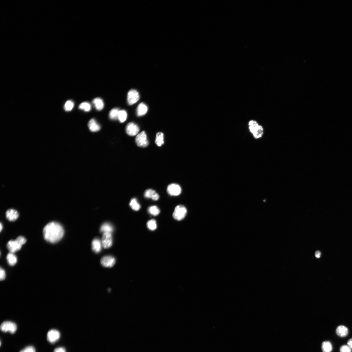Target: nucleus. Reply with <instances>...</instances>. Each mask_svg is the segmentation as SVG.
Instances as JSON below:
<instances>
[{
    "label": "nucleus",
    "instance_id": "obj_8",
    "mask_svg": "<svg viewBox=\"0 0 352 352\" xmlns=\"http://www.w3.org/2000/svg\"><path fill=\"white\" fill-rule=\"evenodd\" d=\"M167 192L171 196H177L181 194V189L178 184H172L168 186Z\"/></svg>",
    "mask_w": 352,
    "mask_h": 352
},
{
    "label": "nucleus",
    "instance_id": "obj_3",
    "mask_svg": "<svg viewBox=\"0 0 352 352\" xmlns=\"http://www.w3.org/2000/svg\"><path fill=\"white\" fill-rule=\"evenodd\" d=\"M187 214L185 206L179 205L176 206L173 214V218L178 221H181L185 218Z\"/></svg>",
    "mask_w": 352,
    "mask_h": 352
},
{
    "label": "nucleus",
    "instance_id": "obj_2",
    "mask_svg": "<svg viewBox=\"0 0 352 352\" xmlns=\"http://www.w3.org/2000/svg\"><path fill=\"white\" fill-rule=\"evenodd\" d=\"M248 125L249 131L254 139H259L262 138L264 134V128L262 126L254 120H250Z\"/></svg>",
    "mask_w": 352,
    "mask_h": 352
},
{
    "label": "nucleus",
    "instance_id": "obj_5",
    "mask_svg": "<svg viewBox=\"0 0 352 352\" xmlns=\"http://www.w3.org/2000/svg\"><path fill=\"white\" fill-rule=\"evenodd\" d=\"M135 142L138 146L141 148L147 147L149 144L146 133L143 131L136 136Z\"/></svg>",
    "mask_w": 352,
    "mask_h": 352
},
{
    "label": "nucleus",
    "instance_id": "obj_24",
    "mask_svg": "<svg viewBox=\"0 0 352 352\" xmlns=\"http://www.w3.org/2000/svg\"><path fill=\"white\" fill-rule=\"evenodd\" d=\"M130 207L134 211H138L141 208V205L138 202L137 199L133 198L131 200L129 203Z\"/></svg>",
    "mask_w": 352,
    "mask_h": 352
},
{
    "label": "nucleus",
    "instance_id": "obj_35",
    "mask_svg": "<svg viewBox=\"0 0 352 352\" xmlns=\"http://www.w3.org/2000/svg\"><path fill=\"white\" fill-rule=\"evenodd\" d=\"M347 345L352 349V338L350 339L348 341Z\"/></svg>",
    "mask_w": 352,
    "mask_h": 352
},
{
    "label": "nucleus",
    "instance_id": "obj_15",
    "mask_svg": "<svg viewBox=\"0 0 352 352\" xmlns=\"http://www.w3.org/2000/svg\"><path fill=\"white\" fill-rule=\"evenodd\" d=\"M6 218L11 221L16 220L19 217V214L17 211L13 209L8 210L6 213Z\"/></svg>",
    "mask_w": 352,
    "mask_h": 352
},
{
    "label": "nucleus",
    "instance_id": "obj_1",
    "mask_svg": "<svg viewBox=\"0 0 352 352\" xmlns=\"http://www.w3.org/2000/svg\"><path fill=\"white\" fill-rule=\"evenodd\" d=\"M43 232L45 239L52 243H57L62 239L64 234L62 225L55 222H52L46 225Z\"/></svg>",
    "mask_w": 352,
    "mask_h": 352
},
{
    "label": "nucleus",
    "instance_id": "obj_21",
    "mask_svg": "<svg viewBox=\"0 0 352 352\" xmlns=\"http://www.w3.org/2000/svg\"><path fill=\"white\" fill-rule=\"evenodd\" d=\"M113 231V226L110 224L105 223L103 224L100 229L101 232L104 233H112Z\"/></svg>",
    "mask_w": 352,
    "mask_h": 352
},
{
    "label": "nucleus",
    "instance_id": "obj_18",
    "mask_svg": "<svg viewBox=\"0 0 352 352\" xmlns=\"http://www.w3.org/2000/svg\"><path fill=\"white\" fill-rule=\"evenodd\" d=\"M336 332L337 334L339 336L341 337H345L348 335L349 330L348 328L345 326L340 325L337 328Z\"/></svg>",
    "mask_w": 352,
    "mask_h": 352
},
{
    "label": "nucleus",
    "instance_id": "obj_13",
    "mask_svg": "<svg viewBox=\"0 0 352 352\" xmlns=\"http://www.w3.org/2000/svg\"><path fill=\"white\" fill-rule=\"evenodd\" d=\"M145 197L151 199L153 200L157 201L159 196L156 191L152 189H148L145 191L144 194Z\"/></svg>",
    "mask_w": 352,
    "mask_h": 352
},
{
    "label": "nucleus",
    "instance_id": "obj_17",
    "mask_svg": "<svg viewBox=\"0 0 352 352\" xmlns=\"http://www.w3.org/2000/svg\"><path fill=\"white\" fill-rule=\"evenodd\" d=\"M148 111L147 106L143 103H140L136 110L137 116L138 117L142 116L147 113Z\"/></svg>",
    "mask_w": 352,
    "mask_h": 352
},
{
    "label": "nucleus",
    "instance_id": "obj_12",
    "mask_svg": "<svg viewBox=\"0 0 352 352\" xmlns=\"http://www.w3.org/2000/svg\"><path fill=\"white\" fill-rule=\"evenodd\" d=\"M101 263L105 267H112L115 264L116 259L112 256H105L101 259Z\"/></svg>",
    "mask_w": 352,
    "mask_h": 352
},
{
    "label": "nucleus",
    "instance_id": "obj_6",
    "mask_svg": "<svg viewBox=\"0 0 352 352\" xmlns=\"http://www.w3.org/2000/svg\"><path fill=\"white\" fill-rule=\"evenodd\" d=\"M140 95L138 92L135 89L130 90L128 93L127 102L128 105H132L138 101Z\"/></svg>",
    "mask_w": 352,
    "mask_h": 352
},
{
    "label": "nucleus",
    "instance_id": "obj_34",
    "mask_svg": "<svg viewBox=\"0 0 352 352\" xmlns=\"http://www.w3.org/2000/svg\"><path fill=\"white\" fill-rule=\"evenodd\" d=\"M53 352H66V350L63 347H59L55 349Z\"/></svg>",
    "mask_w": 352,
    "mask_h": 352
},
{
    "label": "nucleus",
    "instance_id": "obj_25",
    "mask_svg": "<svg viewBox=\"0 0 352 352\" xmlns=\"http://www.w3.org/2000/svg\"><path fill=\"white\" fill-rule=\"evenodd\" d=\"M148 211L151 215L155 216L158 215L160 212L159 209L156 206H150L148 209Z\"/></svg>",
    "mask_w": 352,
    "mask_h": 352
},
{
    "label": "nucleus",
    "instance_id": "obj_16",
    "mask_svg": "<svg viewBox=\"0 0 352 352\" xmlns=\"http://www.w3.org/2000/svg\"><path fill=\"white\" fill-rule=\"evenodd\" d=\"M102 243L100 240L96 239L93 240L92 243V249L95 253H99L101 251Z\"/></svg>",
    "mask_w": 352,
    "mask_h": 352
},
{
    "label": "nucleus",
    "instance_id": "obj_37",
    "mask_svg": "<svg viewBox=\"0 0 352 352\" xmlns=\"http://www.w3.org/2000/svg\"><path fill=\"white\" fill-rule=\"evenodd\" d=\"M3 228V226L2 223H1V231L2 230Z\"/></svg>",
    "mask_w": 352,
    "mask_h": 352
},
{
    "label": "nucleus",
    "instance_id": "obj_19",
    "mask_svg": "<svg viewBox=\"0 0 352 352\" xmlns=\"http://www.w3.org/2000/svg\"><path fill=\"white\" fill-rule=\"evenodd\" d=\"M93 103L96 109L100 111L103 109L104 107V103L103 99L100 98H97L93 99Z\"/></svg>",
    "mask_w": 352,
    "mask_h": 352
},
{
    "label": "nucleus",
    "instance_id": "obj_36",
    "mask_svg": "<svg viewBox=\"0 0 352 352\" xmlns=\"http://www.w3.org/2000/svg\"><path fill=\"white\" fill-rule=\"evenodd\" d=\"M321 255L320 252L319 251H317L315 253V256L316 258H319L320 257Z\"/></svg>",
    "mask_w": 352,
    "mask_h": 352
},
{
    "label": "nucleus",
    "instance_id": "obj_10",
    "mask_svg": "<svg viewBox=\"0 0 352 352\" xmlns=\"http://www.w3.org/2000/svg\"><path fill=\"white\" fill-rule=\"evenodd\" d=\"M102 246L104 249L110 248L112 245L113 239L111 233H104L102 240Z\"/></svg>",
    "mask_w": 352,
    "mask_h": 352
},
{
    "label": "nucleus",
    "instance_id": "obj_32",
    "mask_svg": "<svg viewBox=\"0 0 352 352\" xmlns=\"http://www.w3.org/2000/svg\"><path fill=\"white\" fill-rule=\"evenodd\" d=\"M351 349L348 345L342 346L340 349V352H351Z\"/></svg>",
    "mask_w": 352,
    "mask_h": 352
},
{
    "label": "nucleus",
    "instance_id": "obj_33",
    "mask_svg": "<svg viewBox=\"0 0 352 352\" xmlns=\"http://www.w3.org/2000/svg\"><path fill=\"white\" fill-rule=\"evenodd\" d=\"M0 274H1V280H3L5 279L6 278V273L5 270L1 268V270H0Z\"/></svg>",
    "mask_w": 352,
    "mask_h": 352
},
{
    "label": "nucleus",
    "instance_id": "obj_27",
    "mask_svg": "<svg viewBox=\"0 0 352 352\" xmlns=\"http://www.w3.org/2000/svg\"><path fill=\"white\" fill-rule=\"evenodd\" d=\"M79 108L86 112L90 111L91 109V106L90 103L87 102H84L82 103L79 106Z\"/></svg>",
    "mask_w": 352,
    "mask_h": 352
},
{
    "label": "nucleus",
    "instance_id": "obj_28",
    "mask_svg": "<svg viewBox=\"0 0 352 352\" xmlns=\"http://www.w3.org/2000/svg\"><path fill=\"white\" fill-rule=\"evenodd\" d=\"M119 111V109L118 108H114L112 109L109 114V117L110 119L113 120L118 119Z\"/></svg>",
    "mask_w": 352,
    "mask_h": 352
},
{
    "label": "nucleus",
    "instance_id": "obj_29",
    "mask_svg": "<svg viewBox=\"0 0 352 352\" xmlns=\"http://www.w3.org/2000/svg\"><path fill=\"white\" fill-rule=\"evenodd\" d=\"M147 226L148 229L151 231L155 230L157 228L156 221L154 219L149 220L147 223Z\"/></svg>",
    "mask_w": 352,
    "mask_h": 352
},
{
    "label": "nucleus",
    "instance_id": "obj_26",
    "mask_svg": "<svg viewBox=\"0 0 352 352\" xmlns=\"http://www.w3.org/2000/svg\"><path fill=\"white\" fill-rule=\"evenodd\" d=\"M127 113L126 111L124 110H119L118 116V119L121 122L123 123L127 119Z\"/></svg>",
    "mask_w": 352,
    "mask_h": 352
},
{
    "label": "nucleus",
    "instance_id": "obj_11",
    "mask_svg": "<svg viewBox=\"0 0 352 352\" xmlns=\"http://www.w3.org/2000/svg\"><path fill=\"white\" fill-rule=\"evenodd\" d=\"M22 245L17 239L15 240H11L8 243L7 248L11 253H14L21 248Z\"/></svg>",
    "mask_w": 352,
    "mask_h": 352
},
{
    "label": "nucleus",
    "instance_id": "obj_31",
    "mask_svg": "<svg viewBox=\"0 0 352 352\" xmlns=\"http://www.w3.org/2000/svg\"><path fill=\"white\" fill-rule=\"evenodd\" d=\"M19 352H36V349L33 347L29 346L26 347Z\"/></svg>",
    "mask_w": 352,
    "mask_h": 352
},
{
    "label": "nucleus",
    "instance_id": "obj_23",
    "mask_svg": "<svg viewBox=\"0 0 352 352\" xmlns=\"http://www.w3.org/2000/svg\"><path fill=\"white\" fill-rule=\"evenodd\" d=\"M155 143L159 147L161 146L164 143V134L163 133L158 132L157 133Z\"/></svg>",
    "mask_w": 352,
    "mask_h": 352
},
{
    "label": "nucleus",
    "instance_id": "obj_14",
    "mask_svg": "<svg viewBox=\"0 0 352 352\" xmlns=\"http://www.w3.org/2000/svg\"><path fill=\"white\" fill-rule=\"evenodd\" d=\"M88 126L90 131L93 132H97L101 129V126L93 118L91 119L88 122Z\"/></svg>",
    "mask_w": 352,
    "mask_h": 352
},
{
    "label": "nucleus",
    "instance_id": "obj_30",
    "mask_svg": "<svg viewBox=\"0 0 352 352\" xmlns=\"http://www.w3.org/2000/svg\"><path fill=\"white\" fill-rule=\"evenodd\" d=\"M74 106V103L72 101L68 100L65 103L64 106V110L67 112L70 111L73 108Z\"/></svg>",
    "mask_w": 352,
    "mask_h": 352
},
{
    "label": "nucleus",
    "instance_id": "obj_20",
    "mask_svg": "<svg viewBox=\"0 0 352 352\" xmlns=\"http://www.w3.org/2000/svg\"><path fill=\"white\" fill-rule=\"evenodd\" d=\"M8 262L10 266H13L16 265L18 261L17 258L14 253L10 252L7 256Z\"/></svg>",
    "mask_w": 352,
    "mask_h": 352
},
{
    "label": "nucleus",
    "instance_id": "obj_22",
    "mask_svg": "<svg viewBox=\"0 0 352 352\" xmlns=\"http://www.w3.org/2000/svg\"><path fill=\"white\" fill-rule=\"evenodd\" d=\"M321 349L323 352H331L333 350V346L330 341H325L323 343Z\"/></svg>",
    "mask_w": 352,
    "mask_h": 352
},
{
    "label": "nucleus",
    "instance_id": "obj_4",
    "mask_svg": "<svg viewBox=\"0 0 352 352\" xmlns=\"http://www.w3.org/2000/svg\"><path fill=\"white\" fill-rule=\"evenodd\" d=\"M1 330L4 333L9 332L12 334L16 332L17 329V324L10 321H5L1 325Z\"/></svg>",
    "mask_w": 352,
    "mask_h": 352
},
{
    "label": "nucleus",
    "instance_id": "obj_9",
    "mask_svg": "<svg viewBox=\"0 0 352 352\" xmlns=\"http://www.w3.org/2000/svg\"><path fill=\"white\" fill-rule=\"evenodd\" d=\"M60 334L59 331L55 329L50 330L47 335L48 341L51 344L55 343L59 339Z\"/></svg>",
    "mask_w": 352,
    "mask_h": 352
},
{
    "label": "nucleus",
    "instance_id": "obj_7",
    "mask_svg": "<svg viewBox=\"0 0 352 352\" xmlns=\"http://www.w3.org/2000/svg\"><path fill=\"white\" fill-rule=\"evenodd\" d=\"M139 130V127L133 122H130L126 127V132L130 136L136 135L138 133Z\"/></svg>",
    "mask_w": 352,
    "mask_h": 352
}]
</instances>
